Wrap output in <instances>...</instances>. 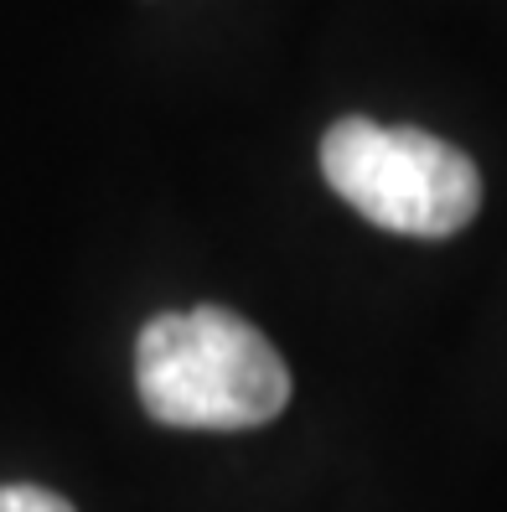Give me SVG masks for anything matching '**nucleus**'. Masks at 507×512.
<instances>
[{
	"label": "nucleus",
	"mask_w": 507,
	"mask_h": 512,
	"mask_svg": "<svg viewBox=\"0 0 507 512\" xmlns=\"http://www.w3.org/2000/svg\"><path fill=\"white\" fill-rule=\"evenodd\" d=\"M135 383L176 430H254L290 404V373L259 326L223 306L171 311L140 331Z\"/></svg>",
	"instance_id": "f257e3e1"
},
{
	"label": "nucleus",
	"mask_w": 507,
	"mask_h": 512,
	"mask_svg": "<svg viewBox=\"0 0 507 512\" xmlns=\"http://www.w3.org/2000/svg\"><path fill=\"white\" fill-rule=\"evenodd\" d=\"M321 171L368 223L409 238L461 233L482 207V176L471 156L414 125L337 119L321 140Z\"/></svg>",
	"instance_id": "f03ea898"
},
{
	"label": "nucleus",
	"mask_w": 507,
	"mask_h": 512,
	"mask_svg": "<svg viewBox=\"0 0 507 512\" xmlns=\"http://www.w3.org/2000/svg\"><path fill=\"white\" fill-rule=\"evenodd\" d=\"M0 512H73V502L42 487H0Z\"/></svg>",
	"instance_id": "7ed1b4c3"
}]
</instances>
